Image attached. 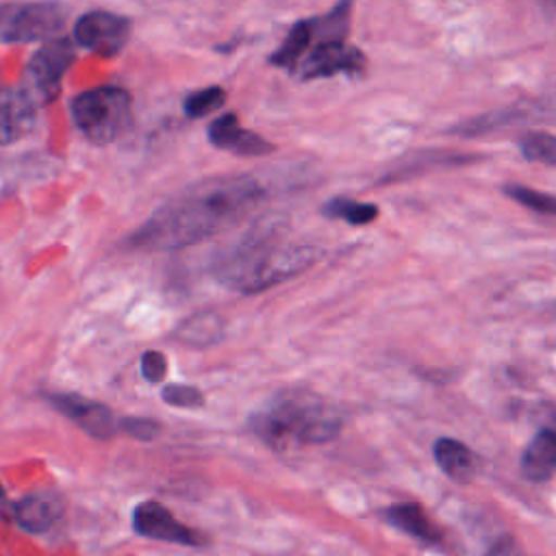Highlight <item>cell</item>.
<instances>
[{"instance_id": "1", "label": "cell", "mask_w": 556, "mask_h": 556, "mask_svg": "<svg viewBox=\"0 0 556 556\" xmlns=\"http://www.w3.org/2000/svg\"><path fill=\"white\" fill-rule=\"evenodd\" d=\"M265 198L252 176H215L161 204L128 239L139 250H178L219 235L248 217Z\"/></svg>"}, {"instance_id": "2", "label": "cell", "mask_w": 556, "mask_h": 556, "mask_svg": "<svg viewBox=\"0 0 556 556\" xmlns=\"http://www.w3.org/2000/svg\"><path fill=\"white\" fill-rule=\"evenodd\" d=\"M317 258V252L308 245L280 243L276 230H256L239 241L228 254H224L215 267V278L237 291L256 293L274 287Z\"/></svg>"}, {"instance_id": "3", "label": "cell", "mask_w": 556, "mask_h": 556, "mask_svg": "<svg viewBox=\"0 0 556 556\" xmlns=\"http://www.w3.org/2000/svg\"><path fill=\"white\" fill-rule=\"evenodd\" d=\"M250 424L252 430L278 452L326 443L341 430L339 413L326 400L304 391L274 395L252 415Z\"/></svg>"}, {"instance_id": "4", "label": "cell", "mask_w": 556, "mask_h": 556, "mask_svg": "<svg viewBox=\"0 0 556 556\" xmlns=\"http://www.w3.org/2000/svg\"><path fill=\"white\" fill-rule=\"evenodd\" d=\"M72 117L80 132L98 143H113L132 124V100L122 87H96L72 100Z\"/></svg>"}, {"instance_id": "5", "label": "cell", "mask_w": 556, "mask_h": 556, "mask_svg": "<svg viewBox=\"0 0 556 556\" xmlns=\"http://www.w3.org/2000/svg\"><path fill=\"white\" fill-rule=\"evenodd\" d=\"M67 22V7L54 0L0 4V43L54 39Z\"/></svg>"}, {"instance_id": "6", "label": "cell", "mask_w": 556, "mask_h": 556, "mask_svg": "<svg viewBox=\"0 0 556 556\" xmlns=\"http://www.w3.org/2000/svg\"><path fill=\"white\" fill-rule=\"evenodd\" d=\"M74 46L65 37L46 41L28 61L20 91L35 104L43 106L59 96L61 80L74 63Z\"/></svg>"}, {"instance_id": "7", "label": "cell", "mask_w": 556, "mask_h": 556, "mask_svg": "<svg viewBox=\"0 0 556 556\" xmlns=\"http://www.w3.org/2000/svg\"><path fill=\"white\" fill-rule=\"evenodd\" d=\"M130 20L111 11H89L80 15L74 24V39L100 54V56H115L130 37Z\"/></svg>"}, {"instance_id": "8", "label": "cell", "mask_w": 556, "mask_h": 556, "mask_svg": "<svg viewBox=\"0 0 556 556\" xmlns=\"http://www.w3.org/2000/svg\"><path fill=\"white\" fill-rule=\"evenodd\" d=\"M298 65L304 80H315L337 74H361L367 65V59L358 48L345 43V39H332L319 41L308 50L306 56H302Z\"/></svg>"}, {"instance_id": "9", "label": "cell", "mask_w": 556, "mask_h": 556, "mask_svg": "<svg viewBox=\"0 0 556 556\" xmlns=\"http://www.w3.org/2000/svg\"><path fill=\"white\" fill-rule=\"evenodd\" d=\"M132 528L139 536L165 541V543L195 547L206 541L198 530L180 523L161 502H154V500H148V502H141L135 506Z\"/></svg>"}, {"instance_id": "10", "label": "cell", "mask_w": 556, "mask_h": 556, "mask_svg": "<svg viewBox=\"0 0 556 556\" xmlns=\"http://www.w3.org/2000/svg\"><path fill=\"white\" fill-rule=\"evenodd\" d=\"M48 402L52 404L54 410L72 419L76 426H80L89 437L106 441L111 439L119 426L111 413L109 406L87 400L76 393H50Z\"/></svg>"}, {"instance_id": "11", "label": "cell", "mask_w": 556, "mask_h": 556, "mask_svg": "<svg viewBox=\"0 0 556 556\" xmlns=\"http://www.w3.org/2000/svg\"><path fill=\"white\" fill-rule=\"evenodd\" d=\"M206 135L215 148H222V150H228L235 154L261 156V154L274 152V146L267 139H263L261 135L245 130L239 124L235 113H224L217 119H213Z\"/></svg>"}, {"instance_id": "12", "label": "cell", "mask_w": 556, "mask_h": 556, "mask_svg": "<svg viewBox=\"0 0 556 556\" xmlns=\"http://www.w3.org/2000/svg\"><path fill=\"white\" fill-rule=\"evenodd\" d=\"M65 502L54 491H35L24 495L13 506V517L26 532H46L63 515Z\"/></svg>"}, {"instance_id": "13", "label": "cell", "mask_w": 556, "mask_h": 556, "mask_svg": "<svg viewBox=\"0 0 556 556\" xmlns=\"http://www.w3.org/2000/svg\"><path fill=\"white\" fill-rule=\"evenodd\" d=\"M35 124V104L17 91H0V146L22 139Z\"/></svg>"}, {"instance_id": "14", "label": "cell", "mask_w": 556, "mask_h": 556, "mask_svg": "<svg viewBox=\"0 0 556 556\" xmlns=\"http://www.w3.org/2000/svg\"><path fill=\"white\" fill-rule=\"evenodd\" d=\"M521 473L530 482H545L556 473V430L543 428L528 443L521 456Z\"/></svg>"}, {"instance_id": "15", "label": "cell", "mask_w": 556, "mask_h": 556, "mask_svg": "<svg viewBox=\"0 0 556 556\" xmlns=\"http://www.w3.org/2000/svg\"><path fill=\"white\" fill-rule=\"evenodd\" d=\"M434 458L441 471L454 482H469L478 471L476 454L458 439H450V437L437 439Z\"/></svg>"}, {"instance_id": "16", "label": "cell", "mask_w": 556, "mask_h": 556, "mask_svg": "<svg viewBox=\"0 0 556 556\" xmlns=\"http://www.w3.org/2000/svg\"><path fill=\"white\" fill-rule=\"evenodd\" d=\"M387 519L400 528L402 532L426 541V543H439L443 539V530L434 523V519L426 513L424 506L415 502H402L387 508Z\"/></svg>"}, {"instance_id": "17", "label": "cell", "mask_w": 556, "mask_h": 556, "mask_svg": "<svg viewBox=\"0 0 556 556\" xmlns=\"http://www.w3.org/2000/svg\"><path fill=\"white\" fill-rule=\"evenodd\" d=\"M311 43H313V24H311V20H300L291 26L285 41L271 54L269 63L276 67L293 70L302 61L304 52H308Z\"/></svg>"}, {"instance_id": "18", "label": "cell", "mask_w": 556, "mask_h": 556, "mask_svg": "<svg viewBox=\"0 0 556 556\" xmlns=\"http://www.w3.org/2000/svg\"><path fill=\"white\" fill-rule=\"evenodd\" d=\"M222 334H224V321L215 313H198L185 319L176 330L178 341L189 345H208L219 341Z\"/></svg>"}, {"instance_id": "19", "label": "cell", "mask_w": 556, "mask_h": 556, "mask_svg": "<svg viewBox=\"0 0 556 556\" xmlns=\"http://www.w3.org/2000/svg\"><path fill=\"white\" fill-rule=\"evenodd\" d=\"M321 211H324V215H328L332 219H343L352 226H363L378 217L376 204L356 202V200H348V198H334L328 204H324Z\"/></svg>"}, {"instance_id": "20", "label": "cell", "mask_w": 556, "mask_h": 556, "mask_svg": "<svg viewBox=\"0 0 556 556\" xmlns=\"http://www.w3.org/2000/svg\"><path fill=\"white\" fill-rule=\"evenodd\" d=\"M521 154L528 161L556 167V137L547 132H530L519 141Z\"/></svg>"}, {"instance_id": "21", "label": "cell", "mask_w": 556, "mask_h": 556, "mask_svg": "<svg viewBox=\"0 0 556 556\" xmlns=\"http://www.w3.org/2000/svg\"><path fill=\"white\" fill-rule=\"evenodd\" d=\"M224 102H226V91L222 87L213 85V87H204V89H198V91L189 93L185 98L182 106H185L187 117L198 119V117H204V115L217 111Z\"/></svg>"}, {"instance_id": "22", "label": "cell", "mask_w": 556, "mask_h": 556, "mask_svg": "<svg viewBox=\"0 0 556 556\" xmlns=\"http://www.w3.org/2000/svg\"><path fill=\"white\" fill-rule=\"evenodd\" d=\"M504 193L534 213L556 215V195H552V193H543L539 189H530L523 185H506Z\"/></svg>"}, {"instance_id": "23", "label": "cell", "mask_w": 556, "mask_h": 556, "mask_svg": "<svg viewBox=\"0 0 556 556\" xmlns=\"http://www.w3.org/2000/svg\"><path fill=\"white\" fill-rule=\"evenodd\" d=\"M161 397L165 404L178 406V408H198L204 404L202 391L191 384H165L161 391Z\"/></svg>"}, {"instance_id": "24", "label": "cell", "mask_w": 556, "mask_h": 556, "mask_svg": "<svg viewBox=\"0 0 556 556\" xmlns=\"http://www.w3.org/2000/svg\"><path fill=\"white\" fill-rule=\"evenodd\" d=\"M119 430H124L128 437L139 441H152L159 434V421L148 417H124L117 421Z\"/></svg>"}, {"instance_id": "25", "label": "cell", "mask_w": 556, "mask_h": 556, "mask_svg": "<svg viewBox=\"0 0 556 556\" xmlns=\"http://www.w3.org/2000/svg\"><path fill=\"white\" fill-rule=\"evenodd\" d=\"M165 371H167V358L161 352H156V350L143 352V356H141V376L148 382L163 380Z\"/></svg>"}, {"instance_id": "26", "label": "cell", "mask_w": 556, "mask_h": 556, "mask_svg": "<svg viewBox=\"0 0 556 556\" xmlns=\"http://www.w3.org/2000/svg\"><path fill=\"white\" fill-rule=\"evenodd\" d=\"M486 556H526V554H523L521 545L517 543V539L504 534V536H500V539L489 547Z\"/></svg>"}, {"instance_id": "27", "label": "cell", "mask_w": 556, "mask_h": 556, "mask_svg": "<svg viewBox=\"0 0 556 556\" xmlns=\"http://www.w3.org/2000/svg\"><path fill=\"white\" fill-rule=\"evenodd\" d=\"M4 497V489H2V484H0V500Z\"/></svg>"}, {"instance_id": "28", "label": "cell", "mask_w": 556, "mask_h": 556, "mask_svg": "<svg viewBox=\"0 0 556 556\" xmlns=\"http://www.w3.org/2000/svg\"><path fill=\"white\" fill-rule=\"evenodd\" d=\"M554 430H556V426H554Z\"/></svg>"}]
</instances>
